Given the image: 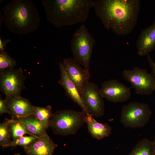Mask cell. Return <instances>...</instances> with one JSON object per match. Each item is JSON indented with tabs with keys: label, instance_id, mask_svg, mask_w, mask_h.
Here are the masks:
<instances>
[{
	"label": "cell",
	"instance_id": "cell-11",
	"mask_svg": "<svg viewBox=\"0 0 155 155\" xmlns=\"http://www.w3.org/2000/svg\"><path fill=\"white\" fill-rule=\"evenodd\" d=\"M63 63L67 75L75 85L81 95L85 85L89 82V71L84 69L71 58L65 59Z\"/></svg>",
	"mask_w": 155,
	"mask_h": 155
},
{
	"label": "cell",
	"instance_id": "cell-27",
	"mask_svg": "<svg viewBox=\"0 0 155 155\" xmlns=\"http://www.w3.org/2000/svg\"><path fill=\"white\" fill-rule=\"evenodd\" d=\"M153 147L154 148V151L155 153V136L154 137V139L153 141Z\"/></svg>",
	"mask_w": 155,
	"mask_h": 155
},
{
	"label": "cell",
	"instance_id": "cell-7",
	"mask_svg": "<svg viewBox=\"0 0 155 155\" xmlns=\"http://www.w3.org/2000/svg\"><path fill=\"white\" fill-rule=\"evenodd\" d=\"M122 75L138 94L148 96L155 91V78L146 69L135 67L131 70L125 69Z\"/></svg>",
	"mask_w": 155,
	"mask_h": 155
},
{
	"label": "cell",
	"instance_id": "cell-25",
	"mask_svg": "<svg viewBox=\"0 0 155 155\" xmlns=\"http://www.w3.org/2000/svg\"><path fill=\"white\" fill-rule=\"evenodd\" d=\"M147 57L148 61L149 66L151 69L152 75L155 78V62L149 54L147 55Z\"/></svg>",
	"mask_w": 155,
	"mask_h": 155
},
{
	"label": "cell",
	"instance_id": "cell-1",
	"mask_svg": "<svg viewBox=\"0 0 155 155\" xmlns=\"http://www.w3.org/2000/svg\"><path fill=\"white\" fill-rule=\"evenodd\" d=\"M140 0H95L93 7L104 27L119 36L130 34L135 27Z\"/></svg>",
	"mask_w": 155,
	"mask_h": 155
},
{
	"label": "cell",
	"instance_id": "cell-12",
	"mask_svg": "<svg viewBox=\"0 0 155 155\" xmlns=\"http://www.w3.org/2000/svg\"><path fill=\"white\" fill-rule=\"evenodd\" d=\"M60 78L59 83L64 89L66 94L77 104L86 115L90 114L86 108L81 96L74 84L68 77L63 63L60 62Z\"/></svg>",
	"mask_w": 155,
	"mask_h": 155
},
{
	"label": "cell",
	"instance_id": "cell-22",
	"mask_svg": "<svg viewBox=\"0 0 155 155\" xmlns=\"http://www.w3.org/2000/svg\"><path fill=\"white\" fill-rule=\"evenodd\" d=\"M16 64V61L11 57L6 52L4 51H0V72L13 69Z\"/></svg>",
	"mask_w": 155,
	"mask_h": 155
},
{
	"label": "cell",
	"instance_id": "cell-14",
	"mask_svg": "<svg viewBox=\"0 0 155 155\" xmlns=\"http://www.w3.org/2000/svg\"><path fill=\"white\" fill-rule=\"evenodd\" d=\"M5 100L12 118L24 117L32 114L34 106L27 99L20 96L6 98Z\"/></svg>",
	"mask_w": 155,
	"mask_h": 155
},
{
	"label": "cell",
	"instance_id": "cell-17",
	"mask_svg": "<svg viewBox=\"0 0 155 155\" xmlns=\"http://www.w3.org/2000/svg\"><path fill=\"white\" fill-rule=\"evenodd\" d=\"M18 119L31 135L40 137L47 134V128L33 115Z\"/></svg>",
	"mask_w": 155,
	"mask_h": 155
},
{
	"label": "cell",
	"instance_id": "cell-28",
	"mask_svg": "<svg viewBox=\"0 0 155 155\" xmlns=\"http://www.w3.org/2000/svg\"><path fill=\"white\" fill-rule=\"evenodd\" d=\"M14 155H21L19 154H14Z\"/></svg>",
	"mask_w": 155,
	"mask_h": 155
},
{
	"label": "cell",
	"instance_id": "cell-19",
	"mask_svg": "<svg viewBox=\"0 0 155 155\" xmlns=\"http://www.w3.org/2000/svg\"><path fill=\"white\" fill-rule=\"evenodd\" d=\"M53 114L52 107L49 105L44 107L34 106L32 114L47 129Z\"/></svg>",
	"mask_w": 155,
	"mask_h": 155
},
{
	"label": "cell",
	"instance_id": "cell-23",
	"mask_svg": "<svg viewBox=\"0 0 155 155\" xmlns=\"http://www.w3.org/2000/svg\"><path fill=\"white\" fill-rule=\"evenodd\" d=\"M39 137L34 135L30 136H22L15 140L11 141L8 145V147H14L17 146H20L25 147L32 143L35 140Z\"/></svg>",
	"mask_w": 155,
	"mask_h": 155
},
{
	"label": "cell",
	"instance_id": "cell-13",
	"mask_svg": "<svg viewBox=\"0 0 155 155\" xmlns=\"http://www.w3.org/2000/svg\"><path fill=\"white\" fill-rule=\"evenodd\" d=\"M140 56L147 55L155 48V20L152 25L142 30L136 43Z\"/></svg>",
	"mask_w": 155,
	"mask_h": 155
},
{
	"label": "cell",
	"instance_id": "cell-8",
	"mask_svg": "<svg viewBox=\"0 0 155 155\" xmlns=\"http://www.w3.org/2000/svg\"><path fill=\"white\" fill-rule=\"evenodd\" d=\"M26 78L21 68L5 70L0 73L1 91L6 98L20 96Z\"/></svg>",
	"mask_w": 155,
	"mask_h": 155
},
{
	"label": "cell",
	"instance_id": "cell-26",
	"mask_svg": "<svg viewBox=\"0 0 155 155\" xmlns=\"http://www.w3.org/2000/svg\"><path fill=\"white\" fill-rule=\"evenodd\" d=\"M10 41V40L8 39H5L3 41H2L1 38H0V51H4L5 49V47L6 46L7 44Z\"/></svg>",
	"mask_w": 155,
	"mask_h": 155
},
{
	"label": "cell",
	"instance_id": "cell-2",
	"mask_svg": "<svg viewBox=\"0 0 155 155\" xmlns=\"http://www.w3.org/2000/svg\"><path fill=\"white\" fill-rule=\"evenodd\" d=\"M93 0H43L47 20L58 27L83 23L93 7Z\"/></svg>",
	"mask_w": 155,
	"mask_h": 155
},
{
	"label": "cell",
	"instance_id": "cell-4",
	"mask_svg": "<svg viewBox=\"0 0 155 155\" xmlns=\"http://www.w3.org/2000/svg\"><path fill=\"white\" fill-rule=\"evenodd\" d=\"M86 115L83 111L71 109L57 111L53 114L49 127L53 133L62 136L75 135L86 122Z\"/></svg>",
	"mask_w": 155,
	"mask_h": 155
},
{
	"label": "cell",
	"instance_id": "cell-20",
	"mask_svg": "<svg viewBox=\"0 0 155 155\" xmlns=\"http://www.w3.org/2000/svg\"><path fill=\"white\" fill-rule=\"evenodd\" d=\"M6 120L10 127L13 140L23 136L25 134L30 135L18 118H12L10 119H6Z\"/></svg>",
	"mask_w": 155,
	"mask_h": 155
},
{
	"label": "cell",
	"instance_id": "cell-9",
	"mask_svg": "<svg viewBox=\"0 0 155 155\" xmlns=\"http://www.w3.org/2000/svg\"><path fill=\"white\" fill-rule=\"evenodd\" d=\"M81 96L84 104L92 116L101 117L104 114L105 105L100 89L95 83L89 82L85 85Z\"/></svg>",
	"mask_w": 155,
	"mask_h": 155
},
{
	"label": "cell",
	"instance_id": "cell-21",
	"mask_svg": "<svg viewBox=\"0 0 155 155\" xmlns=\"http://www.w3.org/2000/svg\"><path fill=\"white\" fill-rule=\"evenodd\" d=\"M11 131L7 121L0 124V144L3 148H7L11 141Z\"/></svg>",
	"mask_w": 155,
	"mask_h": 155
},
{
	"label": "cell",
	"instance_id": "cell-24",
	"mask_svg": "<svg viewBox=\"0 0 155 155\" xmlns=\"http://www.w3.org/2000/svg\"><path fill=\"white\" fill-rule=\"evenodd\" d=\"M7 113L12 116L11 113L8 110L6 104V100L2 97L0 98V114L1 115L4 113Z\"/></svg>",
	"mask_w": 155,
	"mask_h": 155
},
{
	"label": "cell",
	"instance_id": "cell-18",
	"mask_svg": "<svg viewBox=\"0 0 155 155\" xmlns=\"http://www.w3.org/2000/svg\"><path fill=\"white\" fill-rule=\"evenodd\" d=\"M129 155H155L153 141L146 137L141 140Z\"/></svg>",
	"mask_w": 155,
	"mask_h": 155
},
{
	"label": "cell",
	"instance_id": "cell-10",
	"mask_svg": "<svg viewBox=\"0 0 155 155\" xmlns=\"http://www.w3.org/2000/svg\"><path fill=\"white\" fill-rule=\"evenodd\" d=\"M100 91L103 98L115 103L126 101L131 97L130 88L116 79L104 81Z\"/></svg>",
	"mask_w": 155,
	"mask_h": 155
},
{
	"label": "cell",
	"instance_id": "cell-16",
	"mask_svg": "<svg viewBox=\"0 0 155 155\" xmlns=\"http://www.w3.org/2000/svg\"><path fill=\"white\" fill-rule=\"evenodd\" d=\"M86 123L88 132L93 138L101 140L112 133V129L107 123L98 122L90 114L86 115Z\"/></svg>",
	"mask_w": 155,
	"mask_h": 155
},
{
	"label": "cell",
	"instance_id": "cell-6",
	"mask_svg": "<svg viewBox=\"0 0 155 155\" xmlns=\"http://www.w3.org/2000/svg\"><path fill=\"white\" fill-rule=\"evenodd\" d=\"M152 113L147 104L130 102L122 106L120 122L126 127L140 128L144 127L148 122Z\"/></svg>",
	"mask_w": 155,
	"mask_h": 155
},
{
	"label": "cell",
	"instance_id": "cell-15",
	"mask_svg": "<svg viewBox=\"0 0 155 155\" xmlns=\"http://www.w3.org/2000/svg\"><path fill=\"white\" fill-rule=\"evenodd\" d=\"M57 146L47 134L39 137L23 148L27 155H53Z\"/></svg>",
	"mask_w": 155,
	"mask_h": 155
},
{
	"label": "cell",
	"instance_id": "cell-5",
	"mask_svg": "<svg viewBox=\"0 0 155 155\" xmlns=\"http://www.w3.org/2000/svg\"><path fill=\"white\" fill-rule=\"evenodd\" d=\"M95 42L94 38L83 23L77 29L71 41L73 59L88 71Z\"/></svg>",
	"mask_w": 155,
	"mask_h": 155
},
{
	"label": "cell",
	"instance_id": "cell-3",
	"mask_svg": "<svg viewBox=\"0 0 155 155\" xmlns=\"http://www.w3.org/2000/svg\"><path fill=\"white\" fill-rule=\"evenodd\" d=\"M3 20L8 31L19 35L37 30L40 19L38 11L30 0H12L2 7Z\"/></svg>",
	"mask_w": 155,
	"mask_h": 155
}]
</instances>
